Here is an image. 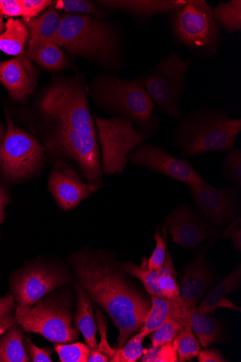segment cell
Masks as SVG:
<instances>
[{
    "label": "cell",
    "instance_id": "1",
    "mask_svg": "<svg viewBox=\"0 0 241 362\" xmlns=\"http://www.w3.org/2000/svg\"><path fill=\"white\" fill-rule=\"evenodd\" d=\"M84 75L52 84L26 114L31 134L45 146L50 163L74 167L92 184L105 187L96 128Z\"/></svg>",
    "mask_w": 241,
    "mask_h": 362
},
{
    "label": "cell",
    "instance_id": "2",
    "mask_svg": "<svg viewBox=\"0 0 241 362\" xmlns=\"http://www.w3.org/2000/svg\"><path fill=\"white\" fill-rule=\"evenodd\" d=\"M78 284L90 299L112 318L119 336L116 349L122 348L141 330L151 300L127 278L113 254L86 247L68 257Z\"/></svg>",
    "mask_w": 241,
    "mask_h": 362
},
{
    "label": "cell",
    "instance_id": "3",
    "mask_svg": "<svg viewBox=\"0 0 241 362\" xmlns=\"http://www.w3.org/2000/svg\"><path fill=\"white\" fill-rule=\"evenodd\" d=\"M53 43L110 74L122 70L123 37L119 27L107 18L64 13Z\"/></svg>",
    "mask_w": 241,
    "mask_h": 362
},
{
    "label": "cell",
    "instance_id": "4",
    "mask_svg": "<svg viewBox=\"0 0 241 362\" xmlns=\"http://www.w3.org/2000/svg\"><path fill=\"white\" fill-rule=\"evenodd\" d=\"M88 86L98 109L129 119L148 139L156 134L160 124L157 109L139 78L125 80L102 74L94 77Z\"/></svg>",
    "mask_w": 241,
    "mask_h": 362
},
{
    "label": "cell",
    "instance_id": "5",
    "mask_svg": "<svg viewBox=\"0 0 241 362\" xmlns=\"http://www.w3.org/2000/svg\"><path fill=\"white\" fill-rule=\"evenodd\" d=\"M241 131V119L229 117L225 110L202 105L182 114L172 141L184 158L234 148Z\"/></svg>",
    "mask_w": 241,
    "mask_h": 362
},
{
    "label": "cell",
    "instance_id": "6",
    "mask_svg": "<svg viewBox=\"0 0 241 362\" xmlns=\"http://www.w3.org/2000/svg\"><path fill=\"white\" fill-rule=\"evenodd\" d=\"M165 18L177 46L203 59L218 54L223 42V32L214 19L213 8L206 0H187L182 8Z\"/></svg>",
    "mask_w": 241,
    "mask_h": 362
},
{
    "label": "cell",
    "instance_id": "7",
    "mask_svg": "<svg viewBox=\"0 0 241 362\" xmlns=\"http://www.w3.org/2000/svg\"><path fill=\"white\" fill-rule=\"evenodd\" d=\"M6 134L0 145V180L11 185L38 179L50 163L47 148L14 123L6 110Z\"/></svg>",
    "mask_w": 241,
    "mask_h": 362
},
{
    "label": "cell",
    "instance_id": "8",
    "mask_svg": "<svg viewBox=\"0 0 241 362\" xmlns=\"http://www.w3.org/2000/svg\"><path fill=\"white\" fill-rule=\"evenodd\" d=\"M71 297L57 293L40 300L34 307L16 306L15 317L23 331L42 335L49 341L72 344L79 338V331L73 325Z\"/></svg>",
    "mask_w": 241,
    "mask_h": 362
},
{
    "label": "cell",
    "instance_id": "9",
    "mask_svg": "<svg viewBox=\"0 0 241 362\" xmlns=\"http://www.w3.org/2000/svg\"><path fill=\"white\" fill-rule=\"evenodd\" d=\"M193 60L182 59L175 50L164 55L152 69L137 77L152 98L157 111L180 119L181 98L186 90V77Z\"/></svg>",
    "mask_w": 241,
    "mask_h": 362
},
{
    "label": "cell",
    "instance_id": "10",
    "mask_svg": "<svg viewBox=\"0 0 241 362\" xmlns=\"http://www.w3.org/2000/svg\"><path fill=\"white\" fill-rule=\"evenodd\" d=\"M94 121L102 174L122 175L129 155L148 138L131 121L122 117L94 116Z\"/></svg>",
    "mask_w": 241,
    "mask_h": 362
},
{
    "label": "cell",
    "instance_id": "11",
    "mask_svg": "<svg viewBox=\"0 0 241 362\" xmlns=\"http://www.w3.org/2000/svg\"><path fill=\"white\" fill-rule=\"evenodd\" d=\"M70 274L57 262L40 258L16 271L11 288L20 307H32L46 295L71 280Z\"/></svg>",
    "mask_w": 241,
    "mask_h": 362
},
{
    "label": "cell",
    "instance_id": "12",
    "mask_svg": "<svg viewBox=\"0 0 241 362\" xmlns=\"http://www.w3.org/2000/svg\"><path fill=\"white\" fill-rule=\"evenodd\" d=\"M128 163L178 180L186 186L204 181L187 158L174 157L160 146L148 142L129 155Z\"/></svg>",
    "mask_w": 241,
    "mask_h": 362
},
{
    "label": "cell",
    "instance_id": "13",
    "mask_svg": "<svg viewBox=\"0 0 241 362\" xmlns=\"http://www.w3.org/2000/svg\"><path fill=\"white\" fill-rule=\"evenodd\" d=\"M187 187L198 209L215 224L225 225L237 218L240 188L236 185L231 184L218 189L204 180Z\"/></svg>",
    "mask_w": 241,
    "mask_h": 362
},
{
    "label": "cell",
    "instance_id": "14",
    "mask_svg": "<svg viewBox=\"0 0 241 362\" xmlns=\"http://www.w3.org/2000/svg\"><path fill=\"white\" fill-rule=\"evenodd\" d=\"M47 187L56 204L64 211H73L101 189L86 181L74 167L62 163L53 164Z\"/></svg>",
    "mask_w": 241,
    "mask_h": 362
},
{
    "label": "cell",
    "instance_id": "15",
    "mask_svg": "<svg viewBox=\"0 0 241 362\" xmlns=\"http://www.w3.org/2000/svg\"><path fill=\"white\" fill-rule=\"evenodd\" d=\"M172 240L184 248H194L204 240L221 238L218 230L194 213L188 205L178 206L164 221Z\"/></svg>",
    "mask_w": 241,
    "mask_h": 362
},
{
    "label": "cell",
    "instance_id": "16",
    "mask_svg": "<svg viewBox=\"0 0 241 362\" xmlns=\"http://www.w3.org/2000/svg\"><path fill=\"white\" fill-rule=\"evenodd\" d=\"M38 72L25 52L0 62V83L7 89L16 103H23L33 93L38 83Z\"/></svg>",
    "mask_w": 241,
    "mask_h": 362
},
{
    "label": "cell",
    "instance_id": "17",
    "mask_svg": "<svg viewBox=\"0 0 241 362\" xmlns=\"http://www.w3.org/2000/svg\"><path fill=\"white\" fill-rule=\"evenodd\" d=\"M213 281V276L203 247L185 268L181 277L180 294L186 308H196Z\"/></svg>",
    "mask_w": 241,
    "mask_h": 362
},
{
    "label": "cell",
    "instance_id": "18",
    "mask_svg": "<svg viewBox=\"0 0 241 362\" xmlns=\"http://www.w3.org/2000/svg\"><path fill=\"white\" fill-rule=\"evenodd\" d=\"M96 3L112 13L122 11L146 23L155 16H165L180 9L187 0H98Z\"/></svg>",
    "mask_w": 241,
    "mask_h": 362
},
{
    "label": "cell",
    "instance_id": "19",
    "mask_svg": "<svg viewBox=\"0 0 241 362\" xmlns=\"http://www.w3.org/2000/svg\"><path fill=\"white\" fill-rule=\"evenodd\" d=\"M241 284V267L239 265L228 276L213 287L196 307L201 312L216 314L217 308H223L240 312V308L226 299L228 294L238 290Z\"/></svg>",
    "mask_w": 241,
    "mask_h": 362
},
{
    "label": "cell",
    "instance_id": "20",
    "mask_svg": "<svg viewBox=\"0 0 241 362\" xmlns=\"http://www.w3.org/2000/svg\"><path fill=\"white\" fill-rule=\"evenodd\" d=\"M151 308L139 333L145 339L157 330L170 317H183L187 313L182 298L178 300H171L151 296Z\"/></svg>",
    "mask_w": 241,
    "mask_h": 362
},
{
    "label": "cell",
    "instance_id": "21",
    "mask_svg": "<svg viewBox=\"0 0 241 362\" xmlns=\"http://www.w3.org/2000/svg\"><path fill=\"white\" fill-rule=\"evenodd\" d=\"M75 288L77 293V310L74 315L76 328L81 332L90 349H97V326L91 299L78 284L76 283Z\"/></svg>",
    "mask_w": 241,
    "mask_h": 362
},
{
    "label": "cell",
    "instance_id": "22",
    "mask_svg": "<svg viewBox=\"0 0 241 362\" xmlns=\"http://www.w3.org/2000/svg\"><path fill=\"white\" fill-rule=\"evenodd\" d=\"M187 309L192 331L203 347L222 341L223 326L215 314L201 312L196 307Z\"/></svg>",
    "mask_w": 241,
    "mask_h": 362
},
{
    "label": "cell",
    "instance_id": "23",
    "mask_svg": "<svg viewBox=\"0 0 241 362\" xmlns=\"http://www.w3.org/2000/svg\"><path fill=\"white\" fill-rule=\"evenodd\" d=\"M63 13L52 6L42 15L30 21L24 22L28 29V46L40 42L53 43L61 22Z\"/></svg>",
    "mask_w": 241,
    "mask_h": 362
},
{
    "label": "cell",
    "instance_id": "24",
    "mask_svg": "<svg viewBox=\"0 0 241 362\" xmlns=\"http://www.w3.org/2000/svg\"><path fill=\"white\" fill-rule=\"evenodd\" d=\"M25 52L31 60L49 71H61L70 65L65 52L54 43L37 42L28 46Z\"/></svg>",
    "mask_w": 241,
    "mask_h": 362
},
{
    "label": "cell",
    "instance_id": "25",
    "mask_svg": "<svg viewBox=\"0 0 241 362\" xmlns=\"http://www.w3.org/2000/svg\"><path fill=\"white\" fill-rule=\"evenodd\" d=\"M28 37V29L23 20L9 18L5 31L0 35V51L17 57L25 52Z\"/></svg>",
    "mask_w": 241,
    "mask_h": 362
},
{
    "label": "cell",
    "instance_id": "26",
    "mask_svg": "<svg viewBox=\"0 0 241 362\" xmlns=\"http://www.w3.org/2000/svg\"><path fill=\"white\" fill-rule=\"evenodd\" d=\"M24 333L18 324L0 338V362H28L23 344Z\"/></svg>",
    "mask_w": 241,
    "mask_h": 362
},
{
    "label": "cell",
    "instance_id": "27",
    "mask_svg": "<svg viewBox=\"0 0 241 362\" xmlns=\"http://www.w3.org/2000/svg\"><path fill=\"white\" fill-rule=\"evenodd\" d=\"M163 233L167 244L166 256L163 266L159 272L158 286L164 297L171 300H180V288L177 282V272L172 258L167 238V230L163 227Z\"/></svg>",
    "mask_w": 241,
    "mask_h": 362
},
{
    "label": "cell",
    "instance_id": "28",
    "mask_svg": "<svg viewBox=\"0 0 241 362\" xmlns=\"http://www.w3.org/2000/svg\"><path fill=\"white\" fill-rule=\"evenodd\" d=\"M213 17L221 30L233 35L241 31V0L219 1L213 8Z\"/></svg>",
    "mask_w": 241,
    "mask_h": 362
},
{
    "label": "cell",
    "instance_id": "29",
    "mask_svg": "<svg viewBox=\"0 0 241 362\" xmlns=\"http://www.w3.org/2000/svg\"><path fill=\"white\" fill-rule=\"evenodd\" d=\"M147 257L143 258L142 265L136 266L133 262H123L122 267L125 272L139 279L143 284L147 292L153 297L165 298L158 286L160 271H151L147 267ZM167 299V298H165Z\"/></svg>",
    "mask_w": 241,
    "mask_h": 362
},
{
    "label": "cell",
    "instance_id": "30",
    "mask_svg": "<svg viewBox=\"0 0 241 362\" xmlns=\"http://www.w3.org/2000/svg\"><path fill=\"white\" fill-rule=\"evenodd\" d=\"M53 6L55 9L69 14L90 15L100 18H107L113 13L90 0H58Z\"/></svg>",
    "mask_w": 241,
    "mask_h": 362
},
{
    "label": "cell",
    "instance_id": "31",
    "mask_svg": "<svg viewBox=\"0 0 241 362\" xmlns=\"http://www.w3.org/2000/svg\"><path fill=\"white\" fill-rule=\"evenodd\" d=\"M177 342L180 362L193 359L200 351L199 342L193 333L189 315L177 337Z\"/></svg>",
    "mask_w": 241,
    "mask_h": 362
},
{
    "label": "cell",
    "instance_id": "32",
    "mask_svg": "<svg viewBox=\"0 0 241 362\" xmlns=\"http://www.w3.org/2000/svg\"><path fill=\"white\" fill-rule=\"evenodd\" d=\"M187 317L188 313L183 317H170L153 332L151 337L152 346L151 348L155 349L174 341L181 332Z\"/></svg>",
    "mask_w": 241,
    "mask_h": 362
},
{
    "label": "cell",
    "instance_id": "33",
    "mask_svg": "<svg viewBox=\"0 0 241 362\" xmlns=\"http://www.w3.org/2000/svg\"><path fill=\"white\" fill-rule=\"evenodd\" d=\"M145 338L136 334L122 348L115 349L112 362H136L142 357L144 351L143 341Z\"/></svg>",
    "mask_w": 241,
    "mask_h": 362
},
{
    "label": "cell",
    "instance_id": "34",
    "mask_svg": "<svg viewBox=\"0 0 241 362\" xmlns=\"http://www.w3.org/2000/svg\"><path fill=\"white\" fill-rule=\"evenodd\" d=\"M54 349L61 362H88L91 351L88 344L75 342L54 344Z\"/></svg>",
    "mask_w": 241,
    "mask_h": 362
},
{
    "label": "cell",
    "instance_id": "35",
    "mask_svg": "<svg viewBox=\"0 0 241 362\" xmlns=\"http://www.w3.org/2000/svg\"><path fill=\"white\" fill-rule=\"evenodd\" d=\"M142 361L145 362H177V338L174 341L167 343L157 349L144 350Z\"/></svg>",
    "mask_w": 241,
    "mask_h": 362
},
{
    "label": "cell",
    "instance_id": "36",
    "mask_svg": "<svg viewBox=\"0 0 241 362\" xmlns=\"http://www.w3.org/2000/svg\"><path fill=\"white\" fill-rule=\"evenodd\" d=\"M224 176L239 188L241 187V150L233 149L226 153L223 162Z\"/></svg>",
    "mask_w": 241,
    "mask_h": 362
},
{
    "label": "cell",
    "instance_id": "37",
    "mask_svg": "<svg viewBox=\"0 0 241 362\" xmlns=\"http://www.w3.org/2000/svg\"><path fill=\"white\" fill-rule=\"evenodd\" d=\"M16 299L13 295L8 294L0 298V338L17 325L15 317Z\"/></svg>",
    "mask_w": 241,
    "mask_h": 362
},
{
    "label": "cell",
    "instance_id": "38",
    "mask_svg": "<svg viewBox=\"0 0 241 362\" xmlns=\"http://www.w3.org/2000/svg\"><path fill=\"white\" fill-rule=\"evenodd\" d=\"M156 245L150 258H147V267L151 271H160L163 266L166 256L167 244L163 239L158 228L153 236Z\"/></svg>",
    "mask_w": 241,
    "mask_h": 362
},
{
    "label": "cell",
    "instance_id": "39",
    "mask_svg": "<svg viewBox=\"0 0 241 362\" xmlns=\"http://www.w3.org/2000/svg\"><path fill=\"white\" fill-rule=\"evenodd\" d=\"M20 3L23 11L22 18L24 22L36 18L53 4L50 0H20Z\"/></svg>",
    "mask_w": 241,
    "mask_h": 362
},
{
    "label": "cell",
    "instance_id": "40",
    "mask_svg": "<svg viewBox=\"0 0 241 362\" xmlns=\"http://www.w3.org/2000/svg\"><path fill=\"white\" fill-rule=\"evenodd\" d=\"M95 318L98 326L100 337V341L97 349L107 354L111 359L114 355L115 349L110 346L107 340V319L100 310L97 311Z\"/></svg>",
    "mask_w": 241,
    "mask_h": 362
},
{
    "label": "cell",
    "instance_id": "41",
    "mask_svg": "<svg viewBox=\"0 0 241 362\" xmlns=\"http://www.w3.org/2000/svg\"><path fill=\"white\" fill-rule=\"evenodd\" d=\"M221 238L230 239L237 252L241 251V218L240 216L231 221L224 231L221 233Z\"/></svg>",
    "mask_w": 241,
    "mask_h": 362
},
{
    "label": "cell",
    "instance_id": "42",
    "mask_svg": "<svg viewBox=\"0 0 241 362\" xmlns=\"http://www.w3.org/2000/svg\"><path fill=\"white\" fill-rule=\"evenodd\" d=\"M26 350L33 362H52L51 354L54 353L50 348H39L32 342L29 337L25 341Z\"/></svg>",
    "mask_w": 241,
    "mask_h": 362
},
{
    "label": "cell",
    "instance_id": "43",
    "mask_svg": "<svg viewBox=\"0 0 241 362\" xmlns=\"http://www.w3.org/2000/svg\"><path fill=\"white\" fill-rule=\"evenodd\" d=\"M22 14L20 0H0V17L14 18Z\"/></svg>",
    "mask_w": 241,
    "mask_h": 362
},
{
    "label": "cell",
    "instance_id": "44",
    "mask_svg": "<svg viewBox=\"0 0 241 362\" xmlns=\"http://www.w3.org/2000/svg\"><path fill=\"white\" fill-rule=\"evenodd\" d=\"M10 185L0 180V226L5 222L7 216L6 207L12 203ZM1 237V231H0Z\"/></svg>",
    "mask_w": 241,
    "mask_h": 362
},
{
    "label": "cell",
    "instance_id": "45",
    "mask_svg": "<svg viewBox=\"0 0 241 362\" xmlns=\"http://www.w3.org/2000/svg\"><path fill=\"white\" fill-rule=\"evenodd\" d=\"M199 362H225L226 360L217 349L200 350L197 354Z\"/></svg>",
    "mask_w": 241,
    "mask_h": 362
},
{
    "label": "cell",
    "instance_id": "46",
    "mask_svg": "<svg viewBox=\"0 0 241 362\" xmlns=\"http://www.w3.org/2000/svg\"><path fill=\"white\" fill-rule=\"evenodd\" d=\"M110 358L98 349L91 350L88 362H108Z\"/></svg>",
    "mask_w": 241,
    "mask_h": 362
},
{
    "label": "cell",
    "instance_id": "47",
    "mask_svg": "<svg viewBox=\"0 0 241 362\" xmlns=\"http://www.w3.org/2000/svg\"><path fill=\"white\" fill-rule=\"evenodd\" d=\"M7 127L6 124L0 121V145H1L6 134Z\"/></svg>",
    "mask_w": 241,
    "mask_h": 362
},
{
    "label": "cell",
    "instance_id": "48",
    "mask_svg": "<svg viewBox=\"0 0 241 362\" xmlns=\"http://www.w3.org/2000/svg\"><path fill=\"white\" fill-rule=\"evenodd\" d=\"M6 30V23L4 21V18L0 17V35L3 34V33Z\"/></svg>",
    "mask_w": 241,
    "mask_h": 362
}]
</instances>
